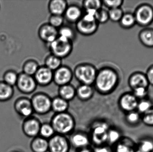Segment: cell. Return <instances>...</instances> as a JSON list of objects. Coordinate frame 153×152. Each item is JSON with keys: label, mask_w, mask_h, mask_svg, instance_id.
Instances as JSON below:
<instances>
[{"label": "cell", "mask_w": 153, "mask_h": 152, "mask_svg": "<svg viewBox=\"0 0 153 152\" xmlns=\"http://www.w3.org/2000/svg\"><path fill=\"white\" fill-rule=\"evenodd\" d=\"M24 134L29 137L36 136L40 131V126L37 120L29 119L26 120L22 126Z\"/></svg>", "instance_id": "cell-18"}, {"label": "cell", "mask_w": 153, "mask_h": 152, "mask_svg": "<svg viewBox=\"0 0 153 152\" xmlns=\"http://www.w3.org/2000/svg\"><path fill=\"white\" fill-rule=\"evenodd\" d=\"M76 91L73 87L70 84L65 85L60 87L59 93L61 98L64 100H71L75 96Z\"/></svg>", "instance_id": "cell-25"}, {"label": "cell", "mask_w": 153, "mask_h": 152, "mask_svg": "<svg viewBox=\"0 0 153 152\" xmlns=\"http://www.w3.org/2000/svg\"><path fill=\"white\" fill-rule=\"evenodd\" d=\"M67 7V2L64 0H53L48 4V9L52 15L62 16Z\"/></svg>", "instance_id": "cell-16"}, {"label": "cell", "mask_w": 153, "mask_h": 152, "mask_svg": "<svg viewBox=\"0 0 153 152\" xmlns=\"http://www.w3.org/2000/svg\"><path fill=\"white\" fill-rule=\"evenodd\" d=\"M120 135L119 132L116 130H111L108 132V140L111 143H114L120 139Z\"/></svg>", "instance_id": "cell-44"}, {"label": "cell", "mask_w": 153, "mask_h": 152, "mask_svg": "<svg viewBox=\"0 0 153 152\" xmlns=\"http://www.w3.org/2000/svg\"><path fill=\"white\" fill-rule=\"evenodd\" d=\"M102 2L99 0H87L84 1V8L85 10L97 11L102 8Z\"/></svg>", "instance_id": "cell-31"}, {"label": "cell", "mask_w": 153, "mask_h": 152, "mask_svg": "<svg viewBox=\"0 0 153 152\" xmlns=\"http://www.w3.org/2000/svg\"><path fill=\"white\" fill-rule=\"evenodd\" d=\"M134 152H142L141 151H140V150H137V151H135Z\"/></svg>", "instance_id": "cell-48"}, {"label": "cell", "mask_w": 153, "mask_h": 152, "mask_svg": "<svg viewBox=\"0 0 153 152\" xmlns=\"http://www.w3.org/2000/svg\"><path fill=\"white\" fill-rule=\"evenodd\" d=\"M108 126L107 125L98 126L94 130L93 140L97 144H101L108 140Z\"/></svg>", "instance_id": "cell-20"}, {"label": "cell", "mask_w": 153, "mask_h": 152, "mask_svg": "<svg viewBox=\"0 0 153 152\" xmlns=\"http://www.w3.org/2000/svg\"><path fill=\"white\" fill-rule=\"evenodd\" d=\"M136 24L147 27L153 22V6L148 3H143L137 7L134 13Z\"/></svg>", "instance_id": "cell-2"}, {"label": "cell", "mask_w": 153, "mask_h": 152, "mask_svg": "<svg viewBox=\"0 0 153 152\" xmlns=\"http://www.w3.org/2000/svg\"><path fill=\"white\" fill-rule=\"evenodd\" d=\"M33 77L37 84L47 86L53 81V71L50 70L45 66L39 67Z\"/></svg>", "instance_id": "cell-13"}, {"label": "cell", "mask_w": 153, "mask_h": 152, "mask_svg": "<svg viewBox=\"0 0 153 152\" xmlns=\"http://www.w3.org/2000/svg\"><path fill=\"white\" fill-rule=\"evenodd\" d=\"M138 150L142 152H152L153 151V141L149 139L142 140L139 143Z\"/></svg>", "instance_id": "cell-36"}, {"label": "cell", "mask_w": 153, "mask_h": 152, "mask_svg": "<svg viewBox=\"0 0 153 152\" xmlns=\"http://www.w3.org/2000/svg\"><path fill=\"white\" fill-rule=\"evenodd\" d=\"M73 78L72 72L69 68L61 66L53 72V79L57 85L62 86L69 84Z\"/></svg>", "instance_id": "cell-8"}, {"label": "cell", "mask_w": 153, "mask_h": 152, "mask_svg": "<svg viewBox=\"0 0 153 152\" xmlns=\"http://www.w3.org/2000/svg\"><path fill=\"white\" fill-rule=\"evenodd\" d=\"M39 131L43 136L48 137L53 134L54 129L49 125H45L40 128Z\"/></svg>", "instance_id": "cell-43"}, {"label": "cell", "mask_w": 153, "mask_h": 152, "mask_svg": "<svg viewBox=\"0 0 153 152\" xmlns=\"http://www.w3.org/2000/svg\"><path fill=\"white\" fill-rule=\"evenodd\" d=\"M76 92L80 98L85 100L92 95L93 89L91 86L82 84L78 87Z\"/></svg>", "instance_id": "cell-29"}, {"label": "cell", "mask_w": 153, "mask_h": 152, "mask_svg": "<svg viewBox=\"0 0 153 152\" xmlns=\"http://www.w3.org/2000/svg\"><path fill=\"white\" fill-rule=\"evenodd\" d=\"M139 100L132 93H126L122 95L119 100L121 109L127 113L136 111Z\"/></svg>", "instance_id": "cell-9"}, {"label": "cell", "mask_w": 153, "mask_h": 152, "mask_svg": "<svg viewBox=\"0 0 153 152\" xmlns=\"http://www.w3.org/2000/svg\"><path fill=\"white\" fill-rule=\"evenodd\" d=\"M53 123V129L61 134L69 133L74 126L72 118L66 113H60L56 116Z\"/></svg>", "instance_id": "cell-6"}, {"label": "cell", "mask_w": 153, "mask_h": 152, "mask_svg": "<svg viewBox=\"0 0 153 152\" xmlns=\"http://www.w3.org/2000/svg\"><path fill=\"white\" fill-rule=\"evenodd\" d=\"M141 120L146 126L153 127V107L141 115Z\"/></svg>", "instance_id": "cell-39"}, {"label": "cell", "mask_w": 153, "mask_h": 152, "mask_svg": "<svg viewBox=\"0 0 153 152\" xmlns=\"http://www.w3.org/2000/svg\"><path fill=\"white\" fill-rule=\"evenodd\" d=\"M13 87L4 82L0 81V102H5L10 100L14 94Z\"/></svg>", "instance_id": "cell-21"}, {"label": "cell", "mask_w": 153, "mask_h": 152, "mask_svg": "<svg viewBox=\"0 0 153 152\" xmlns=\"http://www.w3.org/2000/svg\"><path fill=\"white\" fill-rule=\"evenodd\" d=\"M45 67L52 71H55L62 66V59L53 54L47 57L45 61Z\"/></svg>", "instance_id": "cell-24"}, {"label": "cell", "mask_w": 153, "mask_h": 152, "mask_svg": "<svg viewBox=\"0 0 153 152\" xmlns=\"http://www.w3.org/2000/svg\"><path fill=\"white\" fill-rule=\"evenodd\" d=\"M32 150L35 152H45L48 148V143L45 139L37 138L32 142Z\"/></svg>", "instance_id": "cell-27"}, {"label": "cell", "mask_w": 153, "mask_h": 152, "mask_svg": "<svg viewBox=\"0 0 153 152\" xmlns=\"http://www.w3.org/2000/svg\"><path fill=\"white\" fill-rule=\"evenodd\" d=\"M38 34L41 40L50 44L58 37V31L49 24H45L39 29Z\"/></svg>", "instance_id": "cell-11"}, {"label": "cell", "mask_w": 153, "mask_h": 152, "mask_svg": "<svg viewBox=\"0 0 153 152\" xmlns=\"http://www.w3.org/2000/svg\"><path fill=\"white\" fill-rule=\"evenodd\" d=\"M72 140L74 144L77 147L85 146L88 143L87 137L82 134L75 135Z\"/></svg>", "instance_id": "cell-40"}, {"label": "cell", "mask_w": 153, "mask_h": 152, "mask_svg": "<svg viewBox=\"0 0 153 152\" xmlns=\"http://www.w3.org/2000/svg\"><path fill=\"white\" fill-rule=\"evenodd\" d=\"M51 152H67L68 145L66 139L60 136H56L51 139L48 143Z\"/></svg>", "instance_id": "cell-15"}, {"label": "cell", "mask_w": 153, "mask_h": 152, "mask_svg": "<svg viewBox=\"0 0 153 152\" xmlns=\"http://www.w3.org/2000/svg\"><path fill=\"white\" fill-rule=\"evenodd\" d=\"M97 71L90 64H82L75 69V76L82 84L91 86L94 84Z\"/></svg>", "instance_id": "cell-4"}, {"label": "cell", "mask_w": 153, "mask_h": 152, "mask_svg": "<svg viewBox=\"0 0 153 152\" xmlns=\"http://www.w3.org/2000/svg\"><path fill=\"white\" fill-rule=\"evenodd\" d=\"M95 152H109L108 150L106 148H100L96 149Z\"/></svg>", "instance_id": "cell-46"}, {"label": "cell", "mask_w": 153, "mask_h": 152, "mask_svg": "<svg viewBox=\"0 0 153 152\" xmlns=\"http://www.w3.org/2000/svg\"><path fill=\"white\" fill-rule=\"evenodd\" d=\"M124 1L122 0H115V1H104L103 3L104 5L111 9H117L121 8L124 3Z\"/></svg>", "instance_id": "cell-42"}, {"label": "cell", "mask_w": 153, "mask_h": 152, "mask_svg": "<svg viewBox=\"0 0 153 152\" xmlns=\"http://www.w3.org/2000/svg\"><path fill=\"white\" fill-rule=\"evenodd\" d=\"M108 12L109 19L114 22H119L124 13L121 8L111 9Z\"/></svg>", "instance_id": "cell-34"}, {"label": "cell", "mask_w": 153, "mask_h": 152, "mask_svg": "<svg viewBox=\"0 0 153 152\" xmlns=\"http://www.w3.org/2000/svg\"><path fill=\"white\" fill-rule=\"evenodd\" d=\"M128 84L132 90L140 87L149 88V85L145 73L141 71H136L129 76Z\"/></svg>", "instance_id": "cell-12"}, {"label": "cell", "mask_w": 153, "mask_h": 152, "mask_svg": "<svg viewBox=\"0 0 153 152\" xmlns=\"http://www.w3.org/2000/svg\"><path fill=\"white\" fill-rule=\"evenodd\" d=\"M119 81L118 74L114 70L105 68L97 72L94 84L97 89L102 93H108L115 89Z\"/></svg>", "instance_id": "cell-1"}, {"label": "cell", "mask_w": 153, "mask_h": 152, "mask_svg": "<svg viewBox=\"0 0 153 152\" xmlns=\"http://www.w3.org/2000/svg\"><path fill=\"white\" fill-rule=\"evenodd\" d=\"M152 152H153V151H152Z\"/></svg>", "instance_id": "cell-49"}, {"label": "cell", "mask_w": 153, "mask_h": 152, "mask_svg": "<svg viewBox=\"0 0 153 152\" xmlns=\"http://www.w3.org/2000/svg\"><path fill=\"white\" fill-rule=\"evenodd\" d=\"M39 68V66L36 61L28 60L23 64L22 72L26 75L33 76L37 71Z\"/></svg>", "instance_id": "cell-23"}, {"label": "cell", "mask_w": 153, "mask_h": 152, "mask_svg": "<svg viewBox=\"0 0 153 152\" xmlns=\"http://www.w3.org/2000/svg\"><path fill=\"white\" fill-rule=\"evenodd\" d=\"M153 106L152 101L148 99V98H146L139 100L136 111L140 114L143 115L149 110Z\"/></svg>", "instance_id": "cell-30"}, {"label": "cell", "mask_w": 153, "mask_h": 152, "mask_svg": "<svg viewBox=\"0 0 153 152\" xmlns=\"http://www.w3.org/2000/svg\"><path fill=\"white\" fill-rule=\"evenodd\" d=\"M64 21V18L62 16L52 15L49 18V24L57 29L62 26Z\"/></svg>", "instance_id": "cell-35"}, {"label": "cell", "mask_w": 153, "mask_h": 152, "mask_svg": "<svg viewBox=\"0 0 153 152\" xmlns=\"http://www.w3.org/2000/svg\"><path fill=\"white\" fill-rule=\"evenodd\" d=\"M121 27L125 29H130L136 24L134 13L127 12L124 13L119 21Z\"/></svg>", "instance_id": "cell-22"}, {"label": "cell", "mask_w": 153, "mask_h": 152, "mask_svg": "<svg viewBox=\"0 0 153 152\" xmlns=\"http://www.w3.org/2000/svg\"><path fill=\"white\" fill-rule=\"evenodd\" d=\"M148 88L144 87H140L133 90L134 95L138 100H143L147 98L148 95Z\"/></svg>", "instance_id": "cell-41"}, {"label": "cell", "mask_w": 153, "mask_h": 152, "mask_svg": "<svg viewBox=\"0 0 153 152\" xmlns=\"http://www.w3.org/2000/svg\"><path fill=\"white\" fill-rule=\"evenodd\" d=\"M64 14L66 20L72 23L77 22L82 16L81 9L76 5L68 6Z\"/></svg>", "instance_id": "cell-19"}, {"label": "cell", "mask_w": 153, "mask_h": 152, "mask_svg": "<svg viewBox=\"0 0 153 152\" xmlns=\"http://www.w3.org/2000/svg\"><path fill=\"white\" fill-rule=\"evenodd\" d=\"M14 109L19 115L25 117H29L33 112L31 101L25 97H20L14 103Z\"/></svg>", "instance_id": "cell-10"}, {"label": "cell", "mask_w": 153, "mask_h": 152, "mask_svg": "<svg viewBox=\"0 0 153 152\" xmlns=\"http://www.w3.org/2000/svg\"><path fill=\"white\" fill-rule=\"evenodd\" d=\"M95 19L98 23L104 24L108 21V12L104 9H101L97 11L95 16Z\"/></svg>", "instance_id": "cell-38"}, {"label": "cell", "mask_w": 153, "mask_h": 152, "mask_svg": "<svg viewBox=\"0 0 153 152\" xmlns=\"http://www.w3.org/2000/svg\"><path fill=\"white\" fill-rule=\"evenodd\" d=\"M145 74L149 85L153 87V65H151L148 68Z\"/></svg>", "instance_id": "cell-45"}, {"label": "cell", "mask_w": 153, "mask_h": 152, "mask_svg": "<svg viewBox=\"0 0 153 152\" xmlns=\"http://www.w3.org/2000/svg\"><path fill=\"white\" fill-rule=\"evenodd\" d=\"M80 152H90V151H89V150H82V151H80Z\"/></svg>", "instance_id": "cell-47"}, {"label": "cell", "mask_w": 153, "mask_h": 152, "mask_svg": "<svg viewBox=\"0 0 153 152\" xmlns=\"http://www.w3.org/2000/svg\"><path fill=\"white\" fill-rule=\"evenodd\" d=\"M127 122L131 126L137 125L141 120V115L136 110L128 112L126 116Z\"/></svg>", "instance_id": "cell-33"}, {"label": "cell", "mask_w": 153, "mask_h": 152, "mask_svg": "<svg viewBox=\"0 0 153 152\" xmlns=\"http://www.w3.org/2000/svg\"><path fill=\"white\" fill-rule=\"evenodd\" d=\"M19 77V74L13 70H6L3 76V81L7 84L13 87L16 86Z\"/></svg>", "instance_id": "cell-26"}, {"label": "cell", "mask_w": 153, "mask_h": 152, "mask_svg": "<svg viewBox=\"0 0 153 152\" xmlns=\"http://www.w3.org/2000/svg\"><path fill=\"white\" fill-rule=\"evenodd\" d=\"M33 109L40 112L48 111L52 105V102L46 95L43 94L36 95L31 100Z\"/></svg>", "instance_id": "cell-14"}, {"label": "cell", "mask_w": 153, "mask_h": 152, "mask_svg": "<svg viewBox=\"0 0 153 152\" xmlns=\"http://www.w3.org/2000/svg\"><path fill=\"white\" fill-rule=\"evenodd\" d=\"M99 23L92 14L85 13L76 22V28L79 33L84 35H93L98 28Z\"/></svg>", "instance_id": "cell-3"}, {"label": "cell", "mask_w": 153, "mask_h": 152, "mask_svg": "<svg viewBox=\"0 0 153 152\" xmlns=\"http://www.w3.org/2000/svg\"><path fill=\"white\" fill-rule=\"evenodd\" d=\"M138 38L141 43L147 48H153V28L146 27L139 32Z\"/></svg>", "instance_id": "cell-17"}, {"label": "cell", "mask_w": 153, "mask_h": 152, "mask_svg": "<svg viewBox=\"0 0 153 152\" xmlns=\"http://www.w3.org/2000/svg\"><path fill=\"white\" fill-rule=\"evenodd\" d=\"M58 37L71 42L75 36V33L71 28L69 26H62L58 30Z\"/></svg>", "instance_id": "cell-28"}, {"label": "cell", "mask_w": 153, "mask_h": 152, "mask_svg": "<svg viewBox=\"0 0 153 152\" xmlns=\"http://www.w3.org/2000/svg\"><path fill=\"white\" fill-rule=\"evenodd\" d=\"M52 54L60 58H65L71 52L72 42L58 37L56 39L49 44Z\"/></svg>", "instance_id": "cell-5"}, {"label": "cell", "mask_w": 153, "mask_h": 152, "mask_svg": "<svg viewBox=\"0 0 153 152\" xmlns=\"http://www.w3.org/2000/svg\"><path fill=\"white\" fill-rule=\"evenodd\" d=\"M54 110L59 112L65 110L68 107V104L65 100L61 97L55 98L52 102Z\"/></svg>", "instance_id": "cell-32"}, {"label": "cell", "mask_w": 153, "mask_h": 152, "mask_svg": "<svg viewBox=\"0 0 153 152\" xmlns=\"http://www.w3.org/2000/svg\"><path fill=\"white\" fill-rule=\"evenodd\" d=\"M133 143L129 141L124 142L117 146L116 152H134Z\"/></svg>", "instance_id": "cell-37"}, {"label": "cell", "mask_w": 153, "mask_h": 152, "mask_svg": "<svg viewBox=\"0 0 153 152\" xmlns=\"http://www.w3.org/2000/svg\"><path fill=\"white\" fill-rule=\"evenodd\" d=\"M37 85L34 77L23 72L19 73L16 86L21 93L26 94L31 93L35 91Z\"/></svg>", "instance_id": "cell-7"}]
</instances>
